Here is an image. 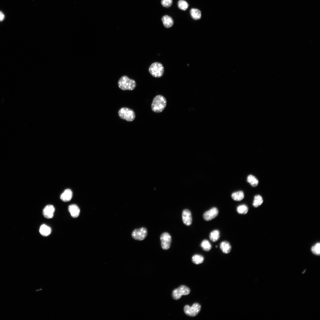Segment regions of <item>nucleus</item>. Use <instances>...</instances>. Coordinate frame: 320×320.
<instances>
[{"label":"nucleus","instance_id":"24","mask_svg":"<svg viewBox=\"0 0 320 320\" xmlns=\"http://www.w3.org/2000/svg\"><path fill=\"white\" fill-rule=\"evenodd\" d=\"M237 211L238 213L240 214H245L248 212V208L246 205H242L237 207Z\"/></svg>","mask_w":320,"mask_h":320},{"label":"nucleus","instance_id":"26","mask_svg":"<svg viewBox=\"0 0 320 320\" xmlns=\"http://www.w3.org/2000/svg\"><path fill=\"white\" fill-rule=\"evenodd\" d=\"M311 250L313 253L316 255H319L320 254V244L317 243L314 245L311 248Z\"/></svg>","mask_w":320,"mask_h":320},{"label":"nucleus","instance_id":"2","mask_svg":"<svg viewBox=\"0 0 320 320\" xmlns=\"http://www.w3.org/2000/svg\"><path fill=\"white\" fill-rule=\"evenodd\" d=\"M118 85L119 88L123 90H133L136 85L134 80L129 78L126 76H123L119 79Z\"/></svg>","mask_w":320,"mask_h":320},{"label":"nucleus","instance_id":"9","mask_svg":"<svg viewBox=\"0 0 320 320\" xmlns=\"http://www.w3.org/2000/svg\"><path fill=\"white\" fill-rule=\"evenodd\" d=\"M219 213V211L217 208H213L204 213L203 214V218L206 221H211L216 218Z\"/></svg>","mask_w":320,"mask_h":320},{"label":"nucleus","instance_id":"18","mask_svg":"<svg viewBox=\"0 0 320 320\" xmlns=\"http://www.w3.org/2000/svg\"><path fill=\"white\" fill-rule=\"evenodd\" d=\"M190 14L194 20H199L201 18V12L198 9H192L190 11Z\"/></svg>","mask_w":320,"mask_h":320},{"label":"nucleus","instance_id":"23","mask_svg":"<svg viewBox=\"0 0 320 320\" xmlns=\"http://www.w3.org/2000/svg\"><path fill=\"white\" fill-rule=\"evenodd\" d=\"M192 261L196 264H199L202 263L204 261V258L202 256L196 254L194 255L192 257Z\"/></svg>","mask_w":320,"mask_h":320},{"label":"nucleus","instance_id":"12","mask_svg":"<svg viewBox=\"0 0 320 320\" xmlns=\"http://www.w3.org/2000/svg\"><path fill=\"white\" fill-rule=\"evenodd\" d=\"M68 210L71 216L73 218L78 217L80 214V210L76 204H72L69 206Z\"/></svg>","mask_w":320,"mask_h":320},{"label":"nucleus","instance_id":"19","mask_svg":"<svg viewBox=\"0 0 320 320\" xmlns=\"http://www.w3.org/2000/svg\"><path fill=\"white\" fill-rule=\"evenodd\" d=\"M220 237V233L218 230H214L211 232L209 235V238L213 242L217 241Z\"/></svg>","mask_w":320,"mask_h":320},{"label":"nucleus","instance_id":"1","mask_svg":"<svg viewBox=\"0 0 320 320\" xmlns=\"http://www.w3.org/2000/svg\"><path fill=\"white\" fill-rule=\"evenodd\" d=\"M167 105V100L163 96L159 95L153 98L151 105L152 110L156 113L162 112L166 108Z\"/></svg>","mask_w":320,"mask_h":320},{"label":"nucleus","instance_id":"28","mask_svg":"<svg viewBox=\"0 0 320 320\" xmlns=\"http://www.w3.org/2000/svg\"><path fill=\"white\" fill-rule=\"evenodd\" d=\"M5 16L3 12L0 11V22H2L4 20Z\"/></svg>","mask_w":320,"mask_h":320},{"label":"nucleus","instance_id":"16","mask_svg":"<svg viewBox=\"0 0 320 320\" xmlns=\"http://www.w3.org/2000/svg\"><path fill=\"white\" fill-rule=\"evenodd\" d=\"M39 231L42 235L44 237H47L51 234V230L49 227L45 224H43L41 226Z\"/></svg>","mask_w":320,"mask_h":320},{"label":"nucleus","instance_id":"15","mask_svg":"<svg viewBox=\"0 0 320 320\" xmlns=\"http://www.w3.org/2000/svg\"><path fill=\"white\" fill-rule=\"evenodd\" d=\"M220 247L222 252L225 254L229 253L232 250L231 245L227 241L222 242L220 243Z\"/></svg>","mask_w":320,"mask_h":320},{"label":"nucleus","instance_id":"10","mask_svg":"<svg viewBox=\"0 0 320 320\" xmlns=\"http://www.w3.org/2000/svg\"><path fill=\"white\" fill-rule=\"evenodd\" d=\"M182 218L184 223L186 226L191 225L192 223V217L191 212L188 209H185L182 212Z\"/></svg>","mask_w":320,"mask_h":320},{"label":"nucleus","instance_id":"5","mask_svg":"<svg viewBox=\"0 0 320 320\" xmlns=\"http://www.w3.org/2000/svg\"><path fill=\"white\" fill-rule=\"evenodd\" d=\"M201 306L200 304L196 303L191 306L186 305L185 306L184 311L185 313L187 315L194 317L196 316L201 310Z\"/></svg>","mask_w":320,"mask_h":320},{"label":"nucleus","instance_id":"8","mask_svg":"<svg viewBox=\"0 0 320 320\" xmlns=\"http://www.w3.org/2000/svg\"><path fill=\"white\" fill-rule=\"evenodd\" d=\"M160 239L162 248L165 250L169 249L172 242V237L167 232L164 233L161 235Z\"/></svg>","mask_w":320,"mask_h":320},{"label":"nucleus","instance_id":"27","mask_svg":"<svg viewBox=\"0 0 320 320\" xmlns=\"http://www.w3.org/2000/svg\"><path fill=\"white\" fill-rule=\"evenodd\" d=\"M161 4L164 7L169 8L172 5L173 3L172 0H162Z\"/></svg>","mask_w":320,"mask_h":320},{"label":"nucleus","instance_id":"11","mask_svg":"<svg viewBox=\"0 0 320 320\" xmlns=\"http://www.w3.org/2000/svg\"><path fill=\"white\" fill-rule=\"evenodd\" d=\"M55 211V209L53 206L51 205H48L46 206L43 211V215L46 219L52 218Z\"/></svg>","mask_w":320,"mask_h":320},{"label":"nucleus","instance_id":"22","mask_svg":"<svg viewBox=\"0 0 320 320\" xmlns=\"http://www.w3.org/2000/svg\"><path fill=\"white\" fill-rule=\"evenodd\" d=\"M201 246L203 249L206 251H209L212 248L211 243L207 240H205L202 241Z\"/></svg>","mask_w":320,"mask_h":320},{"label":"nucleus","instance_id":"17","mask_svg":"<svg viewBox=\"0 0 320 320\" xmlns=\"http://www.w3.org/2000/svg\"><path fill=\"white\" fill-rule=\"evenodd\" d=\"M231 197L234 200L237 201H240L244 198L245 195L243 191H239L233 193Z\"/></svg>","mask_w":320,"mask_h":320},{"label":"nucleus","instance_id":"6","mask_svg":"<svg viewBox=\"0 0 320 320\" xmlns=\"http://www.w3.org/2000/svg\"><path fill=\"white\" fill-rule=\"evenodd\" d=\"M190 292V289L188 287L182 285L174 290L172 292V296L174 299L178 300L180 299L182 295L189 294Z\"/></svg>","mask_w":320,"mask_h":320},{"label":"nucleus","instance_id":"4","mask_svg":"<svg viewBox=\"0 0 320 320\" xmlns=\"http://www.w3.org/2000/svg\"><path fill=\"white\" fill-rule=\"evenodd\" d=\"M118 115L121 119L128 122L133 121L135 117V114L134 111L126 107L120 109L119 111Z\"/></svg>","mask_w":320,"mask_h":320},{"label":"nucleus","instance_id":"3","mask_svg":"<svg viewBox=\"0 0 320 320\" xmlns=\"http://www.w3.org/2000/svg\"><path fill=\"white\" fill-rule=\"evenodd\" d=\"M149 71L153 77L159 78L161 77L164 73V67L163 65L159 62H155L150 66Z\"/></svg>","mask_w":320,"mask_h":320},{"label":"nucleus","instance_id":"7","mask_svg":"<svg viewBox=\"0 0 320 320\" xmlns=\"http://www.w3.org/2000/svg\"><path fill=\"white\" fill-rule=\"evenodd\" d=\"M147 235V230L144 227L135 230L132 234V237L134 239L139 241L144 240Z\"/></svg>","mask_w":320,"mask_h":320},{"label":"nucleus","instance_id":"20","mask_svg":"<svg viewBox=\"0 0 320 320\" xmlns=\"http://www.w3.org/2000/svg\"><path fill=\"white\" fill-rule=\"evenodd\" d=\"M247 181L253 187H256L258 184V179L252 175H249L248 177Z\"/></svg>","mask_w":320,"mask_h":320},{"label":"nucleus","instance_id":"25","mask_svg":"<svg viewBox=\"0 0 320 320\" xmlns=\"http://www.w3.org/2000/svg\"><path fill=\"white\" fill-rule=\"evenodd\" d=\"M189 6L188 3L184 0H180L178 4L179 8L184 11H186L188 9Z\"/></svg>","mask_w":320,"mask_h":320},{"label":"nucleus","instance_id":"14","mask_svg":"<svg viewBox=\"0 0 320 320\" xmlns=\"http://www.w3.org/2000/svg\"><path fill=\"white\" fill-rule=\"evenodd\" d=\"M162 20L164 27L167 28L172 27L174 25V21L172 18L168 16L165 15L163 17Z\"/></svg>","mask_w":320,"mask_h":320},{"label":"nucleus","instance_id":"21","mask_svg":"<svg viewBox=\"0 0 320 320\" xmlns=\"http://www.w3.org/2000/svg\"><path fill=\"white\" fill-rule=\"evenodd\" d=\"M263 200L262 197L259 195L255 196L253 203V206L255 208H257L263 203Z\"/></svg>","mask_w":320,"mask_h":320},{"label":"nucleus","instance_id":"13","mask_svg":"<svg viewBox=\"0 0 320 320\" xmlns=\"http://www.w3.org/2000/svg\"><path fill=\"white\" fill-rule=\"evenodd\" d=\"M73 197L72 191L70 189L66 190L60 196V199L64 202H68L70 201Z\"/></svg>","mask_w":320,"mask_h":320}]
</instances>
